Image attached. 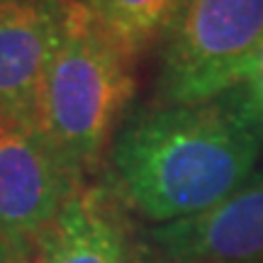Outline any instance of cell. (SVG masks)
Segmentation results:
<instances>
[{"mask_svg":"<svg viewBox=\"0 0 263 263\" xmlns=\"http://www.w3.org/2000/svg\"><path fill=\"white\" fill-rule=\"evenodd\" d=\"M263 122L244 88L132 117L110 151L112 193L154 224L207 212L254 176Z\"/></svg>","mask_w":263,"mask_h":263,"instance_id":"1","label":"cell"},{"mask_svg":"<svg viewBox=\"0 0 263 263\" xmlns=\"http://www.w3.org/2000/svg\"><path fill=\"white\" fill-rule=\"evenodd\" d=\"M0 120H3V117H0Z\"/></svg>","mask_w":263,"mask_h":263,"instance_id":"12","label":"cell"},{"mask_svg":"<svg viewBox=\"0 0 263 263\" xmlns=\"http://www.w3.org/2000/svg\"><path fill=\"white\" fill-rule=\"evenodd\" d=\"M241 88L246 90L249 100L254 105V110L258 112V117H261V122H263V47L258 49V54H256L254 64L249 68V76H246Z\"/></svg>","mask_w":263,"mask_h":263,"instance_id":"9","label":"cell"},{"mask_svg":"<svg viewBox=\"0 0 263 263\" xmlns=\"http://www.w3.org/2000/svg\"><path fill=\"white\" fill-rule=\"evenodd\" d=\"M98 29L134 61L159 34H166L185 0H78Z\"/></svg>","mask_w":263,"mask_h":263,"instance_id":"8","label":"cell"},{"mask_svg":"<svg viewBox=\"0 0 263 263\" xmlns=\"http://www.w3.org/2000/svg\"><path fill=\"white\" fill-rule=\"evenodd\" d=\"M34 263H139L122 202L115 193L78 185L37 239Z\"/></svg>","mask_w":263,"mask_h":263,"instance_id":"7","label":"cell"},{"mask_svg":"<svg viewBox=\"0 0 263 263\" xmlns=\"http://www.w3.org/2000/svg\"><path fill=\"white\" fill-rule=\"evenodd\" d=\"M149 239L176 263H263V171L207 212L156 224Z\"/></svg>","mask_w":263,"mask_h":263,"instance_id":"5","label":"cell"},{"mask_svg":"<svg viewBox=\"0 0 263 263\" xmlns=\"http://www.w3.org/2000/svg\"><path fill=\"white\" fill-rule=\"evenodd\" d=\"M66 0H0V117L37 124L47 66L54 57Z\"/></svg>","mask_w":263,"mask_h":263,"instance_id":"6","label":"cell"},{"mask_svg":"<svg viewBox=\"0 0 263 263\" xmlns=\"http://www.w3.org/2000/svg\"><path fill=\"white\" fill-rule=\"evenodd\" d=\"M0 263H34L32 258V249L15 241H8L0 236Z\"/></svg>","mask_w":263,"mask_h":263,"instance_id":"10","label":"cell"},{"mask_svg":"<svg viewBox=\"0 0 263 263\" xmlns=\"http://www.w3.org/2000/svg\"><path fill=\"white\" fill-rule=\"evenodd\" d=\"M81 176L39 124L0 120V236L34 251Z\"/></svg>","mask_w":263,"mask_h":263,"instance_id":"4","label":"cell"},{"mask_svg":"<svg viewBox=\"0 0 263 263\" xmlns=\"http://www.w3.org/2000/svg\"><path fill=\"white\" fill-rule=\"evenodd\" d=\"M263 47V0H185L166 29L161 93L197 103L241 88Z\"/></svg>","mask_w":263,"mask_h":263,"instance_id":"3","label":"cell"},{"mask_svg":"<svg viewBox=\"0 0 263 263\" xmlns=\"http://www.w3.org/2000/svg\"><path fill=\"white\" fill-rule=\"evenodd\" d=\"M132 95V61L78 0H66L61 34L39 90L37 124L78 176L100 161Z\"/></svg>","mask_w":263,"mask_h":263,"instance_id":"2","label":"cell"},{"mask_svg":"<svg viewBox=\"0 0 263 263\" xmlns=\"http://www.w3.org/2000/svg\"><path fill=\"white\" fill-rule=\"evenodd\" d=\"M139 263H176V261H171V258H166V256H161L156 254L154 249H139Z\"/></svg>","mask_w":263,"mask_h":263,"instance_id":"11","label":"cell"}]
</instances>
